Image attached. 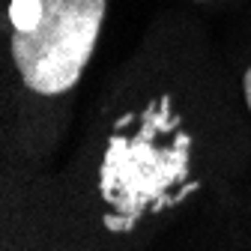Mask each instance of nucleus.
<instances>
[{
	"instance_id": "f257e3e1",
	"label": "nucleus",
	"mask_w": 251,
	"mask_h": 251,
	"mask_svg": "<svg viewBox=\"0 0 251 251\" xmlns=\"http://www.w3.org/2000/svg\"><path fill=\"white\" fill-rule=\"evenodd\" d=\"M171 102H152L132 135H114L99 168V188L114 215L108 227L129 230L141 212L165 203L168 192L188 174V135L179 132Z\"/></svg>"
},
{
	"instance_id": "f03ea898",
	"label": "nucleus",
	"mask_w": 251,
	"mask_h": 251,
	"mask_svg": "<svg viewBox=\"0 0 251 251\" xmlns=\"http://www.w3.org/2000/svg\"><path fill=\"white\" fill-rule=\"evenodd\" d=\"M105 0H12V60L39 96L72 90L96 48Z\"/></svg>"
},
{
	"instance_id": "7ed1b4c3",
	"label": "nucleus",
	"mask_w": 251,
	"mask_h": 251,
	"mask_svg": "<svg viewBox=\"0 0 251 251\" xmlns=\"http://www.w3.org/2000/svg\"><path fill=\"white\" fill-rule=\"evenodd\" d=\"M242 87H245V102H248V111H251V69L245 72V84Z\"/></svg>"
}]
</instances>
